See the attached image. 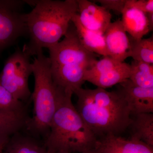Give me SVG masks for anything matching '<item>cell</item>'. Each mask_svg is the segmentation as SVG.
Instances as JSON below:
<instances>
[{
	"label": "cell",
	"instance_id": "obj_15",
	"mask_svg": "<svg viewBox=\"0 0 153 153\" xmlns=\"http://www.w3.org/2000/svg\"><path fill=\"white\" fill-rule=\"evenodd\" d=\"M131 138L141 141L153 147V114L142 113L131 116Z\"/></svg>",
	"mask_w": 153,
	"mask_h": 153
},
{
	"label": "cell",
	"instance_id": "obj_19",
	"mask_svg": "<svg viewBox=\"0 0 153 153\" xmlns=\"http://www.w3.org/2000/svg\"><path fill=\"white\" fill-rule=\"evenodd\" d=\"M130 66L129 79L139 87H153V64L133 60Z\"/></svg>",
	"mask_w": 153,
	"mask_h": 153
},
{
	"label": "cell",
	"instance_id": "obj_20",
	"mask_svg": "<svg viewBox=\"0 0 153 153\" xmlns=\"http://www.w3.org/2000/svg\"><path fill=\"white\" fill-rule=\"evenodd\" d=\"M0 111L17 112L27 109L25 102L17 99L0 84Z\"/></svg>",
	"mask_w": 153,
	"mask_h": 153
},
{
	"label": "cell",
	"instance_id": "obj_25",
	"mask_svg": "<svg viewBox=\"0 0 153 153\" xmlns=\"http://www.w3.org/2000/svg\"><path fill=\"white\" fill-rule=\"evenodd\" d=\"M88 153H102L101 151L98 146L95 149H93L92 150L89 151Z\"/></svg>",
	"mask_w": 153,
	"mask_h": 153
},
{
	"label": "cell",
	"instance_id": "obj_21",
	"mask_svg": "<svg viewBox=\"0 0 153 153\" xmlns=\"http://www.w3.org/2000/svg\"><path fill=\"white\" fill-rule=\"evenodd\" d=\"M123 62L115 60L110 56H105L101 60H97L91 68L86 71L84 77L100 74L117 68Z\"/></svg>",
	"mask_w": 153,
	"mask_h": 153
},
{
	"label": "cell",
	"instance_id": "obj_26",
	"mask_svg": "<svg viewBox=\"0 0 153 153\" xmlns=\"http://www.w3.org/2000/svg\"><path fill=\"white\" fill-rule=\"evenodd\" d=\"M88 153V152L86 153ZM57 153H71L70 152H67V151H59V152H58Z\"/></svg>",
	"mask_w": 153,
	"mask_h": 153
},
{
	"label": "cell",
	"instance_id": "obj_11",
	"mask_svg": "<svg viewBox=\"0 0 153 153\" xmlns=\"http://www.w3.org/2000/svg\"><path fill=\"white\" fill-rule=\"evenodd\" d=\"M104 36L110 57L123 62L128 57L129 39L121 20L111 22L105 30Z\"/></svg>",
	"mask_w": 153,
	"mask_h": 153
},
{
	"label": "cell",
	"instance_id": "obj_3",
	"mask_svg": "<svg viewBox=\"0 0 153 153\" xmlns=\"http://www.w3.org/2000/svg\"><path fill=\"white\" fill-rule=\"evenodd\" d=\"M73 94L61 97L44 144L48 153L65 151L86 153L97 147L98 140L77 112L71 100Z\"/></svg>",
	"mask_w": 153,
	"mask_h": 153
},
{
	"label": "cell",
	"instance_id": "obj_4",
	"mask_svg": "<svg viewBox=\"0 0 153 153\" xmlns=\"http://www.w3.org/2000/svg\"><path fill=\"white\" fill-rule=\"evenodd\" d=\"M64 37L48 49L50 71L55 85L74 94L85 82L86 71L97 60L96 54L82 46L72 22Z\"/></svg>",
	"mask_w": 153,
	"mask_h": 153
},
{
	"label": "cell",
	"instance_id": "obj_14",
	"mask_svg": "<svg viewBox=\"0 0 153 153\" xmlns=\"http://www.w3.org/2000/svg\"><path fill=\"white\" fill-rule=\"evenodd\" d=\"M130 74V64L123 62L117 68L100 74L85 76L84 81L90 82L97 88L105 89L129 79Z\"/></svg>",
	"mask_w": 153,
	"mask_h": 153
},
{
	"label": "cell",
	"instance_id": "obj_10",
	"mask_svg": "<svg viewBox=\"0 0 153 153\" xmlns=\"http://www.w3.org/2000/svg\"><path fill=\"white\" fill-rule=\"evenodd\" d=\"M122 15L124 29L133 38L142 39L153 31L147 14L134 5L133 0H127Z\"/></svg>",
	"mask_w": 153,
	"mask_h": 153
},
{
	"label": "cell",
	"instance_id": "obj_6",
	"mask_svg": "<svg viewBox=\"0 0 153 153\" xmlns=\"http://www.w3.org/2000/svg\"><path fill=\"white\" fill-rule=\"evenodd\" d=\"M30 57L18 48L6 60L0 73V84L10 93L25 102L31 99L29 77L33 74Z\"/></svg>",
	"mask_w": 153,
	"mask_h": 153
},
{
	"label": "cell",
	"instance_id": "obj_12",
	"mask_svg": "<svg viewBox=\"0 0 153 153\" xmlns=\"http://www.w3.org/2000/svg\"><path fill=\"white\" fill-rule=\"evenodd\" d=\"M102 153H153V147L141 141L120 136H108L98 140Z\"/></svg>",
	"mask_w": 153,
	"mask_h": 153
},
{
	"label": "cell",
	"instance_id": "obj_22",
	"mask_svg": "<svg viewBox=\"0 0 153 153\" xmlns=\"http://www.w3.org/2000/svg\"><path fill=\"white\" fill-rule=\"evenodd\" d=\"M127 0H97L94 2H97L101 4L102 7L108 10L114 11L117 14H122Z\"/></svg>",
	"mask_w": 153,
	"mask_h": 153
},
{
	"label": "cell",
	"instance_id": "obj_18",
	"mask_svg": "<svg viewBox=\"0 0 153 153\" xmlns=\"http://www.w3.org/2000/svg\"><path fill=\"white\" fill-rule=\"evenodd\" d=\"M128 57L133 60L153 64V37L136 39L128 36Z\"/></svg>",
	"mask_w": 153,
	"mask_h": 153
},
{
	"label": "cell",
	"instance_id": "obj_7",
	"mask_svg": "<svg viewBox=\"0 0 153 153\" xmlns=\"http://www.w3.org/2000/svg\"><path fill=\"white\" fill-rule=\"evenodd\" d=\"M26 1L0 0V53L20 37L27 36L22 9Z\"/></svg>",
	"mask_w": 153,
	"mask_h": 153
},
{
	"label": "cell",
	"instance_id": "obj_13",
	"mask_svg": "<svg viewBox=\"0 0 153 153\" xmlns=\"http://www.w3.org/2000/svg\"><path fill=\"white\" fill-rule=\"evenodd\" d=\"M80 43L85 49L96 55L109 56L107 49L104 35L88 30L81 25L78 14L71 19Z\"/></svg>",
	"mask_w": 153,
	"mask_h": 153
},
{
	"label": "cell",
	"instance_id": "obj_1",
	"mask_svg": "<svg viewBox=\"0 0 153 153\" xmlns=\"http://www.w3.org/2000/svg\"><path fill=\"white\" fill-rule=\"evenodd\" d=\"M74 94L77 97L75 106L77 112L97 139L120 136L128 128L131 122L130 111L117 90L82 87Z\"/></svg>",
	"mask_w": 153,
	"mask_h": 153
},
{
	"label": "cell",
	"instance_id": "obj_23",
	"mask_svg": "<svg viewBox=\"0 0 153 153\" xmlns=\"http://www.w3.org/2000/svg\"><path fill=\"white\" fill-rule=\"evenodd\" d=\"M134 5L145 13H153V0H133Z\"/></svg>",
	"mask_w": 153,
	"mask_h": 153
},
{
	"label": "cell",
	"instance_id": "obj_27",
	"mask_svg": "<svg viewBox=\"0 0 153 153\" xmlns=\"http://www.w3.org/2000/svg\"></svg>",
	"mask_w": 153,
	"mask_h": 153
},
{
	"label": "cell",
	"instance_id": "obj_24",
	"mask_svg": "<svg viewBox=\"0 0 153 153\" xmlns=\"http://www.w3.org/2000/svg\"><path fill=\"white\" fill-rule=\"evenodd\" d=\"M10 137H3L0 138V153H4V149Z\"/></svg>",
	"mask_w": 153,
	"mask_h": 153
},
{
	"label": "cell",
	"instance_id": "obj_8",
	"mask_svg": "<svg viewBox=\"0 0 153 153\" xmlns=\"http://www.w3.org/2000/svg\"><path fill=\"white\" fill-rule=\"evenodd\" d=\"M117 90L125 100L131 116L139 114L153 113V87H139L128 79L119 83Z\"/></svg>",
	"mask_w": 153,
	"mask_h": 153
},
{
	"label": "cell",
	"instance_id": "obj_17",
	"mask_svg": "<svg viewBox=\"0 0 153 153\" xmlns=\"http://www.w3.org/2000/svg\"><path fill=\"white\" fill-rule=\"evenodd\" d=\"M29 118L27 111L17 112L0 111V138L10 137L25 128Z\"/></svg>",
	"mask_w": 153,
	"mask_h": 153
},
{
	"label": "cell",
	"instance_id": "obj_2",
	"mask_svg": "<svg viewBox=\"0 0 153 153\" xmlns=\"http://www.w3.org/2000/svg\"><path fill=\"white\" fill-rule=\"evenodd\" d=\"M34 7L25 19L29 41L23 47L30 57L49 49L66 34L74 15L77 13L76 0L26 1Z\"/></svg>",
	"mask_w": 153,
	"mask_h": 153
},
{
	"label": "cell",
	"instance_id": "obj_5",
	"mask_svg": "<svg viewBox=\"0 0 153 153\" xmlns=\"http://www.w3.org/2000/svg\"><path fill=\"white\" fill-rule=\"evenodd\" d=\"M32 65L35 79L34 91L31 96L33 114L28 119L25 128L34 136L45 139L59 102L67 91L54 83L49 57L45 56L43 52L36 56Z\"/></svg>",
	"mask_w": 153,
	"mask_h": 153
},
{
	"label": "cell",
	"instance_id": "obj_9",
	"mask_svg": "<svg viewBox=\"0 0 153 153\" xmlns=\"http://www.w3.org/2000/svg\"><path fill=\"white\" fill-rule=\"evenodd\" d=\"M79 22L88 30L104 35L111 23L110 11L94 2L88 0H76Z\"/></svg>",
	"mask_w": 153,
	"mask_h": 153
},
{
	"label": "cell",
	"instance_id": "obj_16",
	"mask_svg": "<svg viewBox=\"0 0 153 153\" xmlns=\"http://www.w3.org/2000/svg\"><path fill=\"white\" fill-rule=\"evenodd\" d=\"M4 153H48L44 144L20 132L10 137Z\"/></svg>",
	"mask_w": 153,
	"mask_h": 153
}]
</instances>
